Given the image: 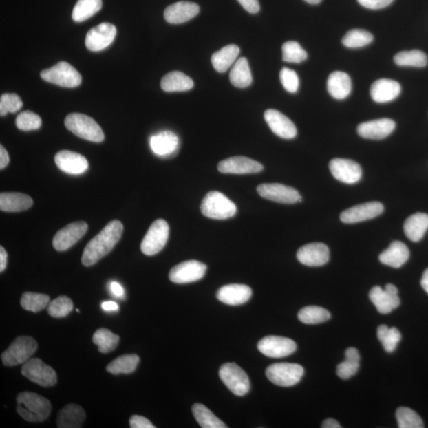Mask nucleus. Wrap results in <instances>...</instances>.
I'll return each mask as SVG.
<instances>
[{
  "instance_id": "c03bdc74",
  "label": "nucleus",
  "mask_w": 428,
  "mask_h": 428,
  "mask_svg": "<svg viewBox=\"0 0 428 428\" xmlns=\"http://www.w3.org/2000/svg\"><path fill=\"white\" fill-rule=\"evenodd\" d=\"M374 40L372 34L367 30L362 29H354L343 36V45L350 49L362 48L372 43Z\"/></svg>"
},
{
  "instance_id": "ddd939ff",
  "label": "nucleus",
  "mask_w": 428,
  "mask_h": 428,
  "mask_svg": "<svg viewBox=\"0 0 428 428\" xmlns=\"http://www.w3.org/2000/svg\"><path fill=\"white\" fill-rule=\"evenodd\" d=\"M258 194L270 201L281 204H295L301 202L299 192L295 188L280 184H264L257 187Z\"/></svg>"
},
{
  "instance_id": "a211bd4d",
  "label": "nucleus",
  "mask_w": 428,
  "mask_h": 428,
  "mask_svg": "<svg viewBox=\"0 0 428 428\" xmlns=\"http://www.w3.org/2000/svg\"><path fill=\"white\" fill-rule=\"evenodd\" d=\"M330 248L323 243L304 245L297 250V258L308 267H321L330 261Z\"/></svg>"
},
{
  "instance_id": "39448f33",
  "label": "nucleus",
  "mask_w": 428,
  "mask_h": 428,
  "mask_svg": "<svg viewBox=\"0 0 428 428\" xmlns=\"http://www.w3.org/2000/svg\"><path fill=\"white\" fill-rule=\"evenodd\" d=\"M38 343L31 336H19L1 356L4 366L14 367L28 361L38 349Z\"/></svg>"
},
{
  "instance_id": "4c0bfd02",
  "label": "nucleus",
  "mask_w": 428,
  "mask_h": 428,
  "mask_svg": "<svg viewBox=\"0 0 428 428\" xmlns=\"http://www.w3.org/2000/svg\"><path fill=\"white\" fill-rule=\"evenodd\" d=\"M102 6V0H78L72 10V19L76 23H82L94 17Z\"/></svg>"
},
{
  "instance_id": "e433bc0d",
  "label": "nucleus",
  "mask_w": 428,
  "mask_h": 428,
  "mask_svg": "<svg viewBox=\"0 0 428 428\" xmlns=\"http://www.w3.org/2000/svg\"><path fill=\"white\" fill-rule=\"evenodd\" d=\"M360 366V356L356 348L349 347L345 352V360L338 365L336 373L339 378L347 380L358 372Z\"/></svg>"
},
{
  "instance_id": "f704fd0d",
  "label": "nucleus",
  "mask_w": 428,
  "mask_h": 428,
  "mask_svg": "<svg viewBox=\"0 0 428 428\" xmlns=\"http://www.w3.org/2000/svg\"><path fill=\"white\" fill-rule=\"evenodd\" d=\"M229 79L232 85L238 88H245L252 85V72H250L249 63L245 57H242L235 63L229 74Z\"/></svg>"
},
{
  "instance_id": "7ed1b4c3",
  "label": "nucleus",
  "mask_w": 428,
  "mask_h": 428,
  "mask_svg": "<svg viewBox=\"0 0 428 428\" xmlns=\"http://www.w3.org/2000/svg\"><path fill=\"white\" fill-rule=\"evenodd\" d=\"M65 127L77 137L92 142H102L105 138L100 125L92 118L79 113L69 114L65 120Z\"/></svg>"
},
{
  "instance_id": "6e6d98bb",
  "label": "nucleus",
  "mask_w": 428,
  "mask_h": 428,
  "mask_svg": "<svg viewBox=\"0 0 428 428\" xmlns=\"http://www.w3.org/2000/svg\"><path fill=\"white\" fill-rule=\"evenodd\" d=\"M237 1L250 14H257L259 12V0H237Z\"/></svg>"
},
{
  "instance_id": "393cba45",
  "label": "nucleus",
  "mask_w": 428,
  "mask_h": 428,
  "mask_svg": "<svg viewBox=\"0 0 428 428\" xmlns=\"http://www.w3.org/2000/svg\"><path fill=\"white\" fill-rule=\"evenodd\" d=\"M253 296V290L247 285L229 284L219 289L217 299L224 304L239 306L246 303Z\"/></svg>"
},
{
  "instance_id": "09e8293b",
  "label": "nucleus",
  "mask_w": 428,
  "mask_h": 428,
  "mask_svg": "<svg viewBox=\"0 0 428 428\" xmlns=\"http://www.w3.org/2000/svg\"><path fill=\"white\" fill-rule=\"evenodd\" d=\"M73 310V302L67 296H60L50 302L48 313L52 317L62 318L69 314Z\"/></svg>"
},
{
  "instance_id": "6e6552de",
  "label": "nucleus",
  "mask_w": 428,
  "mask_h": 428,
  "mask_svg": "<svg viewBox=\"0 0 428 428\" xmlns=\"http://www.w3.org/2000/svg\"><path fill=\"white\" fill-rule=\"evenodd\" d=\"M219 377L233 394L242 396L249 392L250 383L248 376L236 363L222 365L219 370Z\"/></svg>"
},
{
  "instance_id": "37998d69",
  "label": "nucleus",
  "mask_w": 428,
  "mask_h": 428,
  "mask_svg": "<svg viewBox=\"0 0 428 428\" xmlns=\"http://www.w3.org/2000/svg\"><path fill=\"white\" fill-rule=\"evenodd\" d=\"M50 301L49 295L25 292L21 297L20 303L25 310L39 312L48 306Z\"/></svg>"
},
{
  "instance_id": "a18cd8bd",
  "label": "nucleus",
  "mask_w": 428,
  "mask_h": 428,
  "mask_svg": "<svg viewBox=\"0 0 428 428\" xmlns=\"http://www.w3.org/2000/svg\"><path fill=\"white\" fill-rule=\"evenodd\" d=\"M377 334L379 341L382 343L385 352H394L401 339L400 332L398 328H389L383 325L378 327Z\"/></svg>"
},
{
  "instance_id": "473e14b6",
  "label": "nucleus",
  "mask_w": 428,
  "mask_h": 428,
  "mask_svg": "<svg viewBox=\"0 0 428 428\" xmlns=\"http://www.w3.org/2000/svg\"><path fill=\"white\" fill-rule=\"evenodd\" d=\"M160 87L166 92H186L194 87V81L184 73L175 71L163 77Z\"/></svg>"
},
{
  "instance_id": "bf43d9fd",
  "label": "nucleus",
  "mask_w": 428,
  "mask_h": 428,
  "mask_svg": "<svg viewBox=\"0 0 428 428\" xmlns=\"http://www.w3.org/2000/svg\"><path fill=\"white\" fill-rule=\"evenodd\" d=\"M111 290L112 293L116 297H122L124 295V289L122 286L116 281H113L111 284Z\"/></svg>"
},
{
  "instance_id": "8fccbe9b",
  "label": "nucleus",
  "mask_w": 428,
  "mask_h": 428,
  "mask_svg": "<svg viewBox=\"0 0 428 428\" xmlns=\"http://www.w3.org/2000/svg\"><path fill=\"white\" fill-rule=\"evenodd\" d=\"M15 124L19 129L23 131H31L41 128L43 121L38 114L25 111L20 113L15 120Z\"/></svg>"
},
{
  "instance_id": "49530a36",
  "label": "nucleus",
  "mask_w": 428,
  "mask_h": 428,
  "mask_svg": "<svg viewBox=\"0 0 428 428\" xmlns=\"http://www.w3.org/2000/svg\"><path fill=\"white\" fill-rule=\"evenodd\" d=\"M396 417L400 428L425 427L420 416L416 411L406 407H400L396 410Z\"/></svg>"
},
{
  "instance_id": "f03ea898",
  "label": "nucleus",
  "mask_w": 428,
  "mask_h": 428,
  "mask_svg": "<svg viewBox=\"0 0 428 428\" xmlns=\"http://www.w3.org/2000/svg\"><path fill=\"white\" fill-rule=\"evenodd\" d=\"M18 414L30 422H41L48 419L52 410L50 401L36 393L22 392L17 398Z\"/></svg>"
},
{
  "instance_id": "c756f323",
  "label": "nucleus",
  "mask_w": 428,
  "mask_h": 428,
  "mask_svg": "<svg viewBox=\"0 0 428 428\" xmlns=\"http://www.w3.org/2000/svg\"><path fill=\"white\" fill-rule=\"evenodd\" d=\"M33 204L32 198L22 193L8 192L0 195V210L4 212L28 211Z\"/></svg>"
},
{
  "instance_id": "3c124183",
  "label": "nucleus",
  "mask_w": 428,
  "mask_h": 428,
  "mask_svg": "<svg viewBox=\"0 0 428 428\" xmlns=\"http://www.w3.org/2000/svg\"><path fill=\"white\" fill-rule=\"evenodd\" d=\"M22 99L14 93L3 94L0 98V116H7L8 113H17L22 109Z\"/></svg>"
},
{
  "instance_id": "2eb2a0df",
  "label": "nucleus",
  "mask_w": 428,
  "mask_h": 428,
  "mask_svg": "<svg viewBox=\"0 0 428 428\" xmlns=\"http://www.w3.org/2000/svg\"><path fill=\"white\" fill-rule=\"evenodd\" d=\"M116 34V25L109 23L99 24L88 31L85 39L86 47L92 52L105 50L113 43Z\"/></svg>"
},
{
  "instance_id": "5fc2aeb1",
  "label": "nucleus",
  "mask_w": 428,
  "mask_h": 428,
  "mask_svg": "<svg viewBox=\"0 0 428 428\" xmlns=\"http://www.w3.org/2000/svg\"><path fill=\"white\" fill-rule=\"evenodd\" d=\"M129 427L131 428H155L151 422L145 417L138 415H134L129 419Z\"/></svg>"
},
{
  "instance_id": "9d476101",
  "label": "nucleus",
  "mask_w": 428,
  "mask_h": 428,
  "mask_svg": "<svg viewBox=\"0 0 428 428\" xmlns=\"http://www.w3.org/2000/svg\"><path fill=\"white\" fill-rule=\"evenodd\" d=\"M169 226L163 219L155 221L146 233L140 249L146 255H154L160 252L168 242L169 237Z\"/></svg>"
},
{
  "instance_id": "2f4dec72",
  "label": "nucleus",
  "mask_w": 428,
  "mask_h": 428,
  "mask_svg": "<svg viewBox=\"0 0 428 428\" xmlns=\"http://www.w3.org/2000/svg\"><path fill=\"white\" fill-rule=\"evenodd\" d=\"M428 229V215L424 213L412 214L405 222L404 231L410 241L418 242Z\"/></svg>"
},
{
  "instance_id": "e2e57ef3",
  "label": "nucleus",
  "mask_w": 428,
  "mask_h": 428,
  "mask_svg": "<svg viewBox=\"0 0 428 428\" xmlns=\"http://www.w3.org/2000/svg\"><path fill=\"white\" fill-rule=\"evenodd\" d=\"M420 283L422 289H424L428 295V268L426 269L424 274H422Z\"/></svg>"
},
{
  "instance_id": "4468645a",
  "label": "nucleus",
  "mask_w": 428,
  "mask_h": 428,
  "mask_svg": "<svg viewBox=\"0 0 428 428\" xmlns=\"http://www.w3.org/2000/svg\"><path fill=\"white\" fill-rule=\"evenodd\" d=\"M369 296L370 301L382 314H388L400 304L398 290L393 284L386 285L385 290L376 286L370 290Z\"/></svg>"
},
{
  "instance_id": "864d4df0",
  "label": "nucleus",
  "mask_w": 428,
  "mask_h": 428,
  "mask_svg": "<svg viewBox=\"0 0 428 428\" xmlns=\"http://www.w3.org/2000/svg\"><path fill=\"white\" fill-rule=\"evenodd\" d=\"M358 2L364 8L378 10L389 6L394 0H358Z\"/></svg>"
},
{
  "instance_id": "dca6fc26",
  "label": "nucleus",
  "mask_w": 428,
  "mask_h": 428,
  "mask_svg": "<svg viewBox=\"0 0 428 428\" xmlns=\"http://www.w3.org/2000/svg\"><path fill=\"white\" fill-rule=\"evenodd\" d=\"M87 228V224L83 221L67 224L56 233L53 239L54 248L58 252L70 248L85 236Z\"/></svg>"
},
{
  "instance_id": "1a4fd4ad",
  "label": "nucleus",
  "mask_w": 428,
  "mask_h": 428,
  "mask_svg": "<svg viewBox=\"0 0 428 428\" xmlns=\"http://www.w3.org/2000/svg\"><path fill=\"white\" fill-rule=\"evenodd\" d=\"M22 374L41 387H51L57 383L55 370L38 358L29 359L23 364Z\"/></svg>"
},
{
  "instance_id": "13d9d810",
  "label": "nucleus",
  "mask_w": 428,
  "mask_h": 428,
  "mask_svg": "<svg viewBox=\"0 0 428 428\" xmlns=\"http://www.w3.org/2000/svg\"><path fill=\"white\" fill-rule=\"evenodd\" d=\"M8 264V253L5 248L0 247V272H3Z\"/></svg>"
},
{
  "instance_id": "0eeeda50",
  "label": "nucleus",
  "mask_w": 428,
  "mask_h": 428,
  "mask_svg": "<svg viewBox=\"0 0 428 428\" xmlns=\"http://www.w3.org/2000/svg\"><path fill=\"white\" fill-rule=\"evenodd\" d=\"M40 76L46 82L64 87H76L82 82L80 72L65 61H61L50 69L43 70Z\"/></svg>"
},
{
  "instance_id": "b1692460",
  "label": "nucleus",
  "mask_w": 428,
  "mask_h": 428,
  "mask_svg": "<svg viewBox=\"0 0 428 428\" xmlns=\"http://www.w3.org/2000/svg\"><path fill=\"white\" fill-rule=\"evenodd\" d=\"M200 8L195 3L180 1L170 5L164 10V19L171 24L188 22L200 13Z\"/></svg>"
},
{
  "instance_id": "6ab92c4d",
  "label": "nucleus",
  "mask_w": 428,
  "mask_h": 428,
  "mask_svg": "<svg viewBox=\"0 0 428 428\" xmlns=\"http://www.w3.org/2000/svg\"><path fill=\"white\" fill-rule=\"evenodd\" d=\"M384 211V206L378 202L363 203L347 208L341 214V220L345 224H356L378 217Z\"/></svg>"
},
{
  "instance_id": "a878e982",
  "label": "nucleus",
  "mask_w": 428,
  "mask_h": 428,
  "mask_svg": "<svg viewBox=\"0 0 428 428\" xmlns=\"http://www.w3.org/2000/svg\"><path fill=\"white\" fill-rule=\"evenodd\" d=\"M400 83L394 80L381 79L376 81L370 87V96L378 103H389L400 96Z\"/></svg>"
},
{
  "instance_id": "aec40b11",
  "label": "nucleus",
  "mask_w": 428,
  "mask_h": 428,
  "mask_svg": "<svg viewBox=\"0 0 428 428\" xmlns=\"http://www.w3.org/2000/svg\"><path fill=\"white\" fill-rule=\"evenodd\" d=\"M217 169L224 174L243 175L258 173L264 170V166L245 156H233L221 161Z\"/></svg>"
},
{
  "instance_id": "423d86ee",
  "label": "nucleus",
  "mask_w": 428,
  "mask_h": 428,
  "mask_svg": "<svg viewBox=\"0 0 428 428\" xmlns=\"http://www.w3.org/2000/svg\"><path fill=\"white\" fill-rule=\"evenodd\" d=\"M266 375L275 385L290 387L300 382L304 375V368L296 363H275L266 370Z\"/></svg>"
},
{
  "instance_id": "79ce46f5",
  "label": "nucleus",
  "mask_w": 428,
  "mask_h": 428,
  "mask_svg": "<svg viewBox=\"0 0 428 428\" xmlns=\"http://www.w3.org/2000/svg\"><path fill=\"white\" fill-rule=\"evenodd\" d=\"M297 317L301 322L306 325H317L330 320L331 314L322 307L311 306L301 309Z\"/></svg>"
},
{
  "instance_id": "a19ab883",
  "label": "nucleus",
  "mask_w": 428,
  "mask_h": 428,
  "mask_svg": "<svg viewBox=\"0 0 428 428\" xmlns=\"http://www.w3.org/2000/svg\"><path fill=\"white\" fill-rule=\"evenodd\" d=\"M394 62L396 65L401 67H424L428 64V58L424 52L415 50L396 54Z\"/></svg>"
},
{
  "instance_id": "f8f14e48",
  "label": "nucleus",
  "mask_w": 428,
  "mask_h": 428,
  "mask_svg": "<svg viewBox=\"0 0 428 428\" xmlns=\"http://www.w3.org/2000/svg\"><path fill=\"white\" fill-rule=\"evenodd\" d=\"M259 351L270 358H283L295 353L297 350L296 343L289 338L268 336L263 338L258 343Z\"/></svg>"
},
{
  "instance_id": "052dcab7",
  "label": "nucleus",
  "mask_w": 428,
  "mask_h": 428,
  "mask_svg": "<svg viewBox=\"0 0 428 428\" xmlns=\"http://www.w3.org/2000/svg\"><path fill=\"white\" fill-rule=\"evenodd\" d=\"M102 308L105 311H117L119 309L118 305L114 301L103 302Z\"/></svg>"
},
{
  "instance_id": "ea45409f",
  "label": "nucleus",
  "mask_w": 428,
  "mask_h": 428,
  "mask_svg": "<svg viewBox=\"0 0 428 428\" xmlns=\"http://www.w3.org/2000/svg\"><path fill=\"white\" fill-rule=\"evenodd\" d=\"M119 339V336L107 328H99L92 337V341L98 346V352L103 354L113 352L118 347Z\"/></svg>"
},
{
  "instance_id": "cd10ccee",
  "label": "nucleus",
  "mask_w": 428,
  "mask_h": 428,
  "mask_svg": "<svg viewBox=\"0 0 428 428\" xmlns=\"http://www.w3.org/2000/svg\"><path fill=\"white\" fill-rule=\"evenodd\" d=\"M409 250L404 243L394 242L379 255L380 262L394 268H399L409 259Z\"/></svg>"
},
{
  "instance_id": "58836bf2",
  "label": "nucleus",
  "mask_w": 428,
  "mask_h": 428,
  "mask_svg": "<svg viewBox=\"0 0 428 428\" xmlns=\"http://www.w3.org/2000/svg\"><path fill=\"white\" fill-rule=\"evenodd\" d=\"M193 415H194L197 424L202 428H227L228 426L213 414L205 405L195 404L192 407Z\"/></svg>"
},
{
  "instance_id": "f3484780",
  "label": "nucleus",
  "mask_w": 428,
  "mask_h": 428,
  "mask_svg": "<svg viewBox=\"0 0 428 428\" xmlns=\"http://www.w3.org/2000/svg\"><path fill=\"white\" fill-rule=\"evenodd\" d=\"M330 169L334 178L343 184H354L362 178L361 166L352 160L333 159L330 162Z\"/></svg>"
},
{
  "instance_id": "603ef678",
  "label": "nucleus",
  "mask_w": 428,
  "mask_h": 428,
  "mask_svg": "<svg viewBox=\"0 0 428 428\" xmlns=\"http://www.w3.org/2000/svg\"><path fill=\"white\" fill-rule=\"evenodd\" d=\"M279 78L286 91L295 93L299 90V78L295 71L288 67H283L280 72Z\"/></svg>"
},
{
  "instance_id": "c9c22d12",
  "label": "nucleus",
  "mask_w": 428,
  "mask_h": 428,
  "mask_svg": "<svg viewBox=\"0 0 428 428\" xmlns=\"http://www.w3.org/2000/svg\"><path fill=\"white\" fill-rule=\"evenodd\" d=\"M140 358L137 354H124L107 365V372L114 375L132 374L137 369Z\"/></svg>"
},
{
  "instance_id": "f257e3e1",
  "label": "nucleus",
  "mask_w": 428,
  "mask_h": 428,
  "mask_svg": "<svg viewBox=\"0 0 428 428\" xmlns=\"http://www.w3.org/2000/svg\"><path fill=\"white\" fill-rule=\"evenodd\" d=\"M122 233L123 224L121 222L114 220L109 222L101 232L87 244L82 255L83 265L91 267L111 253L121 239Z\"/></svg>"
},
{
  "instance_id": "680f3d73",
  "label": "nucleus",
  "mask_w": 428,
  "mask_h": 428,
  "mask_svg": "<svg viewBox=\"0 0 428 428\" xmlns=\"http://www.w3.org/2000/svg\"><path fill=\"white\" fill-rule=\"evenodd\" d=\"M321 427L323 428H341V425L332 418H328L323 421Z\"/></svg>"
},
{
  "instance_id": "0e129e2a",
  "label": "nucleus",
  "mask_w": 428,
  "mask_h": 428,
  "mask_svg": "<svg viewBox=\"0 0 428 428\" xmlns=\"http://www.w3.org/2000/svg\"><path fill=\"white\" fill-rule=\"evenodd\" d=\"M305 1L310 4H318L321 2V0H305Z\"/></svg>"
},
{
  "instance_id": "7c9ffc66",
  "label": "nucleus",
  "mask_w": 428,
  "mask_h": 428,
  "mask_svg": "<svg viewBox=\"0 0 428 428\" xmlns=\"http://www.w3.org/2000/svg\"><path fill=\"white\" fill-rule=\"evenodd\" d=\"M328 91L332 97L339 100L346 98L352 92L351 78L343 72H334L328 77Z\"/></svg>"
},
{
  "instance_id": "412c9836",
  "label": "nucleus",
  "mask_w": 428,
  "mask_h": 428,
  "mask_svg": "<svg viewBox=\"0 0 428 428\" xmlns=\"http://www.w3.org/2000/svg\"><path fill=\"white\" fill-rule=\"evenodd\" d=\"M266 122L272 132L283 139H293L297 131L295 125L289 118L276 109H270L264 113Z\"/></svg>"
},
{
  "instance_id": "bb28decb",
  "label": "nucleus",
  "mask_w": 428,
  "mask_h": 428,
  "mask_svg": "<svg viewBox=\"0 0 428 428\" xmlns=\"http://www.w3.org/2000/svg\"><path fill=\"white\" fill-rule=\"evenodd\" d=\"M153 152L159 156H169L178 149L180 140L171 131H163L153 136L149 140Z\"/></svg>"
},
{
  "instance_id": "c85d7f7f",
  "label": "nucleus",
  "mask_w": 428,
  "mask_h": 428,
  "mask_svg": "<svg viewBox=\"0 0 428 428\" xmlns=\"http://www.w3.org/2000/svg\"><path fill=\"white\" fill-rule=\"evenodd\" d=\"M85 419L86 414L81 406L69 404L59 411L56 425L59 428H79L82 427Z\"/></svg>"
},
{
  "instance_id": "72a5a7b5",
  "label": "nucleus",
  "mask_w": 428,
  "mask_h": 428,
  "mask_svg": "<svg viewBox=\"0 0 428 428\" xmlns=\"http://www.w3.org/2000/svg\"><path fill=\"white\" fill-rule=\"evenodd\" d=\"M239 51L237 45H228L214 53L211 57L214 69L218 72H226L237 59Z\"/></svg>"
},
{
  "instance_id": "20e7f679",
  "label": "nucleus",
  "mask_w": 428,
  "mask_h": 428,
  "mask_svg": "<svg viewBox=\"0 0 428 428\" xmlns=\"http://www.w3.org/2000/svg\"><path fill=\"white\" fill-rule=\"evenodd\" d=\"M201 211L206 217L226 220L236 215L237 208L231 200L218 191L208 193L202 200Z\"/></svg>"
},
{
  "instance_id": "5701e85b",
  "label": "nucleus",
  "mask_w": 428,
  "mask_h": 428,
  "mask_svg": "<svg viewBox=\"0 0 428 428\" xmlns=\"http://www.w3.org/2000/svg\"><path fill=\"white\" fill-rule=\"evenodd\" d=\"M396 124L392 119L373 120L359 125L357 131L360 137L372 140H382L394 132Z\"/></svg>"
},
{
  "instance_id": "4be33fe9",
  "label": "nucleus",
  "mask_w": 428,
  "mask_h": 428,
  "mask_svg": "<svg viewBox=\"0 0 428 428\" xmlns=\"http://www.w3.org/2000/svg\"><path fill=\"white\" fill-rule=\"evenodd\" d=\"M55 163L59 169L70 175L85 173L88 169V161L85 156L69 150H62L57 153Z\"/></svg>"
},
{
  "instance_id": "9b49d317",
  "label": "nucleus",
  "mask_w": 428,
  "mask_h": 428,
  "mask_svg": "<svg viewBox=\"0 0 428 428\" xmlns=\"http://www.w3.org/2000/svg\"><path fill=\"white\" fill-rule=\"evenodd\" d=\"M206 270V265L200 261H185L171 268L169 279L176 284L194 283L205 276Z\"/></svg>"
},
{
  "instance_id": "de8ad7c7",
  "label": "nucleus",
  "mask_w": 428,
  "mask_h": 428,
  "mask_svg": "<svg viewBox=\"0 0 428 428\" xmlns=\"http://www.w3.org/2000/svg\"><path fill=\"white\" fill-rule=\"evenodd\" d=\"M283 59L286 62L299 64L307 59L306 51L297 41H286L283 45Z\"/></svg>"
},
{
  "instance_id": "4d7b16f0",
  "label": "nucleus",
  "mask_w": 428,
  "mask_h": 428,
  "mask_svg": "<svg viewBox=\"0 0 428 428\" xmlns=\"http://www.w3.org/2000/svg\"><path fill=\"white\" fill-rule=\"evenodd\" d=\"M10 158L6 149L3 145H0V169L6 168L9 164Z\"/></svg>"
}]
</instances>
